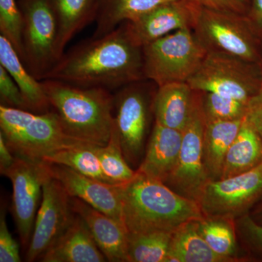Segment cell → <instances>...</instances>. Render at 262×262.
Masks as SVG:
<instances>
[{"label":"cell","instance_id":"obj_1","mask_svg":"<svg viewBox=\"0 0 262 262\" xmlns=\"http://www.w3.org/2000/svg\"><path fill=\"white\" fill-rule=\"evenodd\" d=\"M45 79L80 87L118 90L146 80L143 47L133 41L123 23L106 35L91 37L63 53Z\"/></svg>","mask_w":262,"mask_h":262},{"label":"cell","instance_id":"obj_2","mask_svg":"<svg viewBox=\"0 0 262 262\" xmlns=\"http://www.w3.org/2000/svg\"><path fill=\"white\" fill-rule=\"evenodd\" d=\"M120 188L123 222L130 233L173 232L183 224L204 215L196 202L138 172Z\"/></svg>","mask_w":262,"mask_h":262},{"label":"cell","instance_id":"obj_3","mask_svg":"<svg viewBox=\"0 0 262 262\" xmlns=\"http://www.w3.org/2000/svg\"><path fill=\"white\" fill-rule=\"evenodd\" d=\"M50 106L67 135L105 146L113 128L114 94L102 88H86L45 79L41 80Z\"/></svg>","mask_w":262,"mask_h":262},{"label":"cell","instance_id":"obj_4","mask_svg":"<svg viewBox=\"0 0 262 262\" xmlns=\"http://www.w3.org/2000/svg\"><path fill=\"white\" fill-rule=\"evenodd\" d=\"M0 129L13 154L27 159L42 160L60 150L85 143L67 135L52 110L36 113L0 105Z\"/></svg>","mask_w":262,"mask_h":262},{"label":"cell","instance_id":"obj_5","mask_svg":"<svg viewBox=\"0 0 262 262\" xmlns=\"http://www.w3.org/2000/svg\"><path fill=\"white\" fill-rule=\"evenodd\" d=\"M207 52H217L259 63L262 32L246 13L198 5L192 27Z\"/></svg>","mask_w":262,"mask_h":262},{"label":"cell","instance_id":"obj_6","mask_svg":"<svg viewBox=\"0 0 262 262\" xmlns=\"http://www.w3.org/2000/svg\"><path fill=\"white\" fill-rule=\"evenodd\" d=\"M207 53L192 29H179L143 46L146 80L163 85L188 82Z\"/></svg>","mask_w":262,"mask_h":262},{"label":"cell","instance_id":"obj_7","mask_svg":"<svg viewBox=\"0 0 262 262\" xmlns=\"http://www.w3.org/2000/svg\"><path fill=\"white\" fill-rule=\"evenodd\" d=\"M155 85L150 80L137 81L114 94L113 128L130 165L141 160L151 120L155 119L153 103L158 89Z\"/></svg>","mask_w":262,"mask_h":262},{"label":"cell","instance_id":"obj_8","mask_svg":"<svg viewBox=\"0 0 262 262\" xmlns=\"http://www.w3.org/2000/svg\"><path fill=\"white\" fill-rule=\"evenodd\" d=\"M187 82L196 91L248 102L262 90L261 70L259 63L226 53L207 52Z\"/></svg>","mask_w":262,"mask_h":262},{"label":"cell","instance_id":"obj_9","mask_svg":"<svg viewBox=\"0 0 262 262\" xmlns=\"http://www.w3.org/2000/svg\"><path fill=\"white\" fill-rule=\"evenodd\" d=\"M22 15L23 62L37 80L46 76L62 57L58 26L50 0H18Z\"/></svg>","mask_w":262,"mask_h":262},{"label":"cell","instance_id":"obj_10","mask_svg":"<svg viewBox=\"0 0 262 262\" xmlns=\"http://www.w3.org/2000/svg\"><path fill=\"white\" fill-rule=\"evenodd\" d=\"M13 187L12 213L20 242L28 247L42 196V187L51 176L42 160L15 157L14 163L2 172Z\"/></svg>","mask_w":262,"mask_h":262},{"label":"cell","instance_id":"obj_11","mask_svg":"<svg viewBox=\"0 0 262 262\" xmlns=\"http://www.w3.org/2000/svg\"><path fill=\"white\" fill-rule=\"evenodd\" d=\"M262 201V164L245 173L211 181L198 204L204 215L232 220L248 214Z\"/></svg>","mask_w":262,"mask_h":262},{"label":"cell","instance_id":"obj_12","mask_svg":"<svg viewBox=\"0 0 262 262\" xmlns=\"http://www.w3.org/2000/svg\"><path fill=\"white\" fill-rule=\"evenodd\" d=\"M206 120L199 98L187 126L182 130V146L177 168L165 184L174 192L198 203L209 182L203 160Z\"/></svg>","mask_w":262,"mask_h":262},{"label":"cell","instance_id":"obj_13","mask_svg":"<svg viewBox=\"0 0 262 262\" xmlns=\"http://www.w3.org/2000/svg\"><path fill=\"white\" fill-rule=\"evenodd\" d=\"M75 215L70 194L50 176L43 185L42 201L26 253V261L39 259L68 228Z\"/></svg>","mask_w":262,"mask_h":262},{"label":"cell","instance_id":"obj_14","mask_svg":"<svg viewBox=\"0 0 262 262\" xmlns=\"http://www.w3.org/2000/svg\"><path fill=\"white\" fill-rule=\"evenodd\" d=\"M198 5L191 0L163 3L135 20L125 22V27L133 41L143 47L179 29H192Z\"/></svg>","mask_w":262,"mask_h":262},{"label":"cell","instance_id":"obj_15","mask_svg":"<svg viewBox=\"0 0 262 262\" xmlns=\"http://www.w3.org/2000/svg\"><path fill=\"white\" fill-rule=\"evenodd\" d=\"M47 163L51 177L70 196L78 198L124 224L120 186L101 182L63 165Z\"/></svg>","mask_w":262,"mask_h":262},{"label":"cell","instance_id":"obj_16","mask_svg":"<svg viewBox=\"0 0 262 262\" xmlns=\"http://www.w3.org/2000/svg\"><path fill=\"white\" fill-rule=\"evenodd\" d=\"M74 212L83 220L98 247L108 261H127L128 231L122 222L71 196Z\"/></svg>","mask_w":262,"mask_h":262},{"label":"cell","instance_id":"obj_17","mask_svg":"<svg viewBox=\"0 0 262 262\" xmlns=\"http://www.w3.org/2000/svg\"><path fill=\"white\" fill-rule=\"evenodd\" d=\"M182 141V131L155 122L136 171L165 184L177 168Z\"/></svg>","mask_w":262,"mask_h":262},{"label":"cell","instance_id":"obj_18","mask_svg":"<svg viewBox=\"0 0 262 262\" xmlns=\"http://www.w3.org/2000/svg\"><path fill=\"white\" fill-rule=\"evenodd\" d=\"M199 98V91L187 82L159 86L153 103L155 122L182 131L187 126Z\"/></svg>","mask_w":262,"mask_h":262},{"label":"cell","instance_id":"obj_19","mask_svg":"<svg viewBox=\"0 0 262 262\" xmlns=\"http://www.w3.org/2000/svg\"><path fill=\"white\" fill-rule=\"evenodd\" d=\"M39 259L43 262L107 261L95 242L83 220L76 213L68 228Z\"/></svg>","mask_w":262,"mask_h":262},{"label":"cell","instance_id":"obj_20","mask_svg":"<svg viewBox=\"0 0 262 262\" xmlns=\"http://www.w3.org/2000/svg\"><path fill=\"white\" fill-rule=\"evenodd\" d=\"M0 66L4 67L18 84L29 110L33 113L51 111L46 91L41 80H37L24 64L12 43L0 34Z\"/></svg>","mask_w":262,"mask_h":262},{"label":"cell","instance_id":"obj_21","mask_svg":"<svg viewBox=\"0 0 262 262\" xmlns=\"http://www.w3.org/2000/svg\"><path fill=\"white\" fill-rule=\"evenodd\" d=\"M244 120L206 122L203 142V160L209 182L222 177L226 155Z\"/></svg>","mask_w":262,"mask_h":262},{"label":"cell","instance_id":"obj_22","mask_svg":"<svg viewBox=\"0 0 262 262\" xmlns=\"http://www.w3.org/2000/svg\"><path fill=\"white\" fill-rule=\"evenodd\" d=\"M174 0H98L93 38L113 32L119 26L135 20L158 5Z\"/></svg>","mask_w":262,"mask_h":262},{"label":"cell","instance_id":"obj_23","mask_svg":"<svg viewBox=\"0 0 262 262\" xmlns=\"http://www.w3.org/2000/svg\"><path fill=\"white\" fill-rule=\"evenodd\" d=\"M262 164V141L245 117L242 125L226 155L221 179H227Z\"/></svg>","mask_w":262,"mask_h":262},{"label":"cell","instance_id":"obj_24","mask_svg":"<svg viewBox=\"0 0 262 262\" xmlns=\"http://www.w3.org/2000/svg\"><path fill=\"white\" fill-rule=\"evenodd\" d=\"M196 227L206 244L228 262L248 259L241 253L235 220L223 216L203 215L196 220Z\"/></svg>","mask_w":262,"mask_h":262},{"label":"cell","instance_id":"obj_25","mask_svg":"<svg viewBox=\"0 0 262 262\" xmlns=\"http://www.w3.org/2000/svg\"><path fill=\"white\" fill-rule=\"evenodd\" d=\"M196 220L186 222L174 231L165 262H228L206 244L198 232Z\"/></svg>","mask_w":262,"mask_h":262},{"label":"cell","instance_id":"obj_26","mask_svg":"<svg viewBox=\"0 0 262 262\" xmlns=\"http://www.w3.org/2000/svg\"><path fill=\"white\" fill-rule=\"evenodd\" d=\"M98 0H50L58 26V47L63 56L67 45L94 21Z\"/></svg>","mask_w":262,"mask_h":262},{"label":"cell","instance_id":"obj_27","mask_svg":"<svg viewBox=\"0 0 262 262\" xmlns=\"http://www.w3.org/2000/svg\"><path fill=\"white\" fill-rule=\"evenodd\" d=\"M173 232H128L127 261L165 262Z\"/></svg>","mask_w":262,"mask_h":262},{"label":"cell","instance_id":"obj_28","mask_svg":"<svg viewBox=\"0 0 262 262\" xmlns=\"http://www.w3.org/2000/svg\"><path fill=\"white\" fill-rule=\"evenodd\" d=\"M94 146L96 145L83 143L53 153L42 161L63 165L83 175L112 184L101 168Z\"/></svg>","mask_w":262,"mask_h":262},{"label":"cell","instance_id":"obj_29","mask_svg":"<svg viewBox=\"0 0 262 262\" xmlns=\"http://www.w3.org/2000/svg\"><path fill=\"white\" fill-rule=\"evenodd\" d=\"M101 168L105 177L113 185H124L135 178L137 171L127 163L118 136L113 128L108 144L94 146Z\"/></svg>","mask_w":262,"mask_h":262},{"label":"cell","instance_id":"obj_30","mask_svg":"<svg viewBox=\"0 0 262 262\" xmlns=\"http://www.w3.org/2000/svg\"><path fill=\"white\" fill-rule=\"evenodd\" d=\"M200 103L206 122L244 120L248 102L214 93L200 91Z\"/></svg>","mask_w":262,"mask_h":262},{"label":"cell","instance_id":"obj_31","mask_svg":"<svg viewBox=\"0 0 262 262\" xmlns=\"http://www.w3.org/2000/svg\"><path fill=\"white\" fill-rule=\"evenodd\" d=\"M22 15L15 0H0V32L13 45L23 61Z\"/></svg>","mask_w":262,"mask_h":262},{"label":"cell","instance_id":"obj_32","mask_svg":"<svg viewBox=\"0 0 262 262\" xmlns=\"http://www.w3.org/2000/svg\"><path fill=\"white\" fill-rule=\"evenodd\" d=\"M236 231L241 248L248 258L262 260V225L246 214L235 220Z\"/></svg>","mask_w":262,"mask_h":262},{"label":"cell","instance_id":"obj_33","mask_svg":"<svg viewBox=\"0 0 262 262\" xmlns=\"http://www.w3.org/2000/svg\"><path fill=\"white\" fill-rule=\"evenodd\" d=\"M0 100L1 105L30 111L18 84L2 66H0Z\"/></svg>","mask_w":262,"mask_h":262},{"label":"cell","instance_id":"obj_34","mask_svg":"<svg viewBox=\"0 0 262 262\" xmlns=\"http://www.w3.org/2000/svg\"><path fill=\"white\" fill-rule=\"evenodd\" d=\"M0 261H21L18 244L7 225L5 208H2L0 215Z\"/></svg>","mask_w":262,"mask_h":262},{"label":"cell","instance_id":"obj_35","mask_svg":"<svg viewBox=\"0 0 262 262\" xmlns=\"http://www.w3.org/2000/svg\"><path fill=\"white\" fill-rule=\"evenodd\" d=\"M246 120L256 130L262 141V90L248 101Z\"/></svg>","mask_w":262,"mask_h":262},{"label":"cell","instance_id":"obj_36","mask_svg":"<svg viewBox=\"0 0 262 262\" xmlns=\"http://www.w3.org/2000/svg\"><path fill=\"white\" fill-rule=\"evenodd\" d=\"M191 1L204 6L210 7V8L233 10V11L246 14V7L234 0H191Z\"/></svg>","mask_w":262,"mask_h":262},{"label":"cell","instance_id":"obj_37","mask_svg":"<svg viewBox=\"0 0 262 262\" xmlns=\"http://www.w3.org/2000/svg\"><path fill=\"white\" fill-rule=\"evenodd\" d=\"M246 15L262 32V0H248Z\"/></svg>","mask_w":262,"mask_h":262},{"label":"cell","instance_id":"obj_38","mask_svg":"<svg viewBox=\"0 0 262 262\" xmlns=\"http://www.w3.org/2000/svg\"><path fill=\"white\" fill-rule=\"evenodd\" d=\"M15 156L0 134V172L4 171L14 163Z\"/></svg>","mask_w":262,"mask_h":262},{"label":"cell","instance_id":"obj_39","mask_svg":"<svg viewBox=\"0 0 262 262\" xmlns=\"http://www.w3.org/2000/svg\"><path fill=\"white\" fill-rule=\"evenodd\" d=\"M255 222L262 225V201L253 207V209L248 213Z\"/></svg>","mask_w":262,"mask_h":262},{"label":"cell","instance_id":"obj_40","mask_svg":"<svg viewBox=\"0 0 262 262\" xmlns=\"http://www.w3.org/2000/svg\"><path fill=\"white\" fill-rule=\"evenodd\" d=\"M234 1L237 2V3H239V4L244 5V6L246 7V10H247L248 0H234Z\"/></svg>","mask_w":262,"mask_h":262},{"label":"cell","instance_id":"obj_41","mask_svg":"<svg viewBox=\"0 0 262 262\" xmlns=\"http://www.w3.org/2000/svg\"><path fill=\"white\" fill-rule=\"evenodd\" d=\"M260 67H261V74H262V55H261V62H260Z\"/></svg>","mask_w":262,"mask_h":262}]
</instances>
